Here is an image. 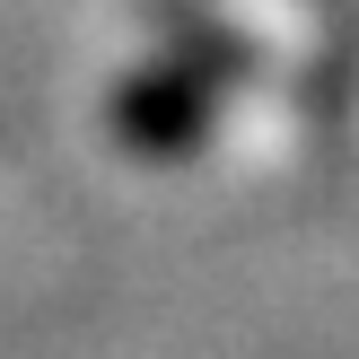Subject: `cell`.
Returning <instances> with one entry per match:
<instances>
[{"label": "cell", "instance_id": "cell-1", "mask_svg": "<svg viewBox=\"0 0 359 359\" xmlns=\"http://www.w3.org/2000/svg\"><path fill=\"white\" fill-rule=\"evenodd\" d=\"M219 70H237V62H219V44H202V62H158V70H140V79L114 97V140L140 149V158H184V149H202L210 105H219Z\"/></svg>", "mask_w": 359, "mask_h": 359}]
</instances>
